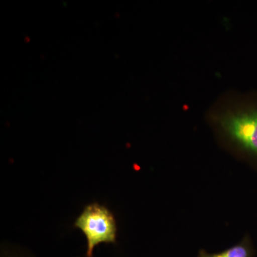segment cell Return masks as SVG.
Instances as JSON below:
<instances>
[{"mask_svg":"<svg viewBox=\"0 0 257 257\" xmlns=\"http://www.w3.org/2000/svg\"><path fill=\"white\" fill-rule=\"evenodd\" d=\"M207 119L221 147L257 167V94L221 97Z\"/></svg>","mask_w":257,"mask_h":257,"instance_id":"cell-1","label":"cell"},{"mask_svg":"<svg viewBox=\"0 0 257 257\" xmlns=\"http://www.w3.org/2000/svg\"><path fill=\"white\" fill-rule=\"evenodd\" d=\"M74 226L87 239L86 257H94V248L101 243H116L118 228L114 214L99 203L86 206Z\"/></svg>","mask_w":257,"mask_h":257,"instance_id":"cell-2","label":"cell"},{"mask_svg":"<svg viewBox=\"0 0 257 257\" xmlns=\"http://www.w3.org/2000/svg\"><path fill=\"white\" fill-rule=\"evenodd\" d=\"M252 243L249 236L246 235L239 243L219 253H209L205 250L199 251L197 257H253Z\"/></svg>","mask_w":257,"mask_h":257,"instance_id":"cell-3","label":"cell"},{"mask_svg":"<svg viewBox=\"0 0 257 257\" xmlns=\"http://www.w3.org/2000/svg\"><path fill=\"white\" fill-rule=\"evenodd\" d=\"M3 257H20L19 256H15V255H11V254H4V256Z\"/></svg>","mask_w":257,"mask_h":257,"instance_id":"cell-4","label":"cell"}]
</instances>
